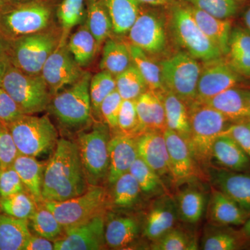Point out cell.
Listing matches in <instances>:
<instances>
[{"label":"cell","instance_id":"obj_15","mask_svg":"<svg viewBox=\"0 0 250 250\" xmlns=\"http://www.w3.org/2000/svg\"><path fill=\"white\" fill-rule=\"evenodd\" d=\"M64 229L63 235L54 242V250H99L103 249L106 245L103 215Z\"/></svg>","mask_w":250,"mask_h":250},{"label":"cell","instance_id":"obj_55","mask_svg":"<svg viewBox=\"0 0 250 250\" xmlns=\"http://www.w3.org/2000/svg\"><path fill=\"white\" fill-rule=\"evenodd\" d=\"M8 63H9V59L6 54L0 57V86H1Z\"/></svg>","mask_w":250,"mask_h":250},{"label":"cell","instance_id":"obj_34","mask_svg":"<svg viewBox=\"0 0 250 250\" xmlns=\"http://www.w3.org/2000/svg\"><path fill=\"white\" fill-rule=\"evenodd\" d=\"M86 1V18L85 22L88 29L95 36L99 47L113 33L109 15L104 0H85Z\"/></svg>","mask_w":250,"mask_h":250},{"label":"cell","instance_id":"obj_26","mask_svg":"<svg viewBox=\"0 0 250 250\" xmlns=\"http://www.w3.org/2000/svg\"><path fill=\"white\" fill-rule=\"evenodd\" d=\"M225 58L239 75L250 77V31L246 28L232 27Z\"/></svg>","mask_w":250,"mask_h":250},{"label":"cell","instance_id":"obj_16","mask_svg":"<svg viewBox=\"0 0 250 250\" xmlns=\"http://www.w3.org/2000/svg\"><path fill=\"white\" fill-rule=\"evenodd\" d=\"M163 133L168 152L171 177L174 183L181 185L195 179L197 163L188 143L172 130L167 128Z\"/></svg>","mask_w":250,"mask_h":250},{"label":"cell","instance_id":"obj_39","mask_svg":"<svg viewBox=\"0 0 250 250\" xmlns=\"http://www.w3.org/2000/svg\"><path fill=\"white\" fill-rule=\"evenodd\" d=\"M39 204L27 191L0 198V210L9 216L29 220L37 209Z\"/></svg>","mask_w":250,"mask_h":250},{"label":"cell","instance_id":"obj_21","mask_svg":"<svg viewBox=\"0 0 250 250\" xmlns=\"http://www.w3.org/2000/svg\"><path fill=\"white\" fill-rule=\"evenodd\" d=\"M213 182L220 191L250 214V172L214 170Z\"/></svg>","mask_w":250,"mask_h":250},{"label":"cell","instance_id":"obj_19","mask_svg":"<svg viewBox=\"0 0 250 250\" xmlns=\"http://www.w3.org/2000/svg\"><path fill=\"white\" fill-rule=\"evenodd\" d=\"M108 182L113 185L123 174L129 172L133 163L139 157L136 137L119 132L111 137L108 143Z\"/></svg>","mask_w":250,"mask_h":250},{"label":"cell","instance_id":"obj_38","mask_svg":"<svg viewBox=\"0 0 250 250\" xmlns=\"http://www.w3.org/2000/svg\"><path fill=\"white\" fill-rule=\"evenodd\" d=\"M116 90L123 100H137L149 88L134 64L116 77Z\"/></svg>","mask_w":250,"mask_h":250},{"label":"cell","instance_id":"obj_2","mask_svg":"<svg viewBox=\"0 0 250 250\" xmlns=\"http://www.w3.org/2000/svg\"><path fill=\"white\" fill-rule=\"evenodd\" d=\"M62 0H18L0 7V36L11 42L47 30Z\"/></svg>","mask_w":250,"mask_h":250},{"label":"cell","instance_id":"obj_54","mask_svg":"<svg viewBox=\"0 0 250 250\" xmlns=\"http://www.w3.org/2000/svg\"><path fill=\"white\" fill-rule=\"evenodd\" d=\"M140 4L148 5V6H162V7H170L177 0H136Z\"/></svg>","mask_w":250,"mask_h":250},{"label":"cell","instance_id":"obj_33","mask_svg":"<svg viewBox=\"0 0 250 250\" xmlns=\"http://www.w3.org/2000/svg\"><path fill=\"white\" fill-rule=\"evenodd\" d=\"M67 44L75 62L82 67L92 63L100 49L85 21L70 36Z\"/></svg>","mask_w":250,"mask_h":250},{"label":"cell","instance_id":"obj_22","mask_svg":"<svg viewBox=\"0 0 250 250\" xmlns=\"http://www.w3.org/2000/svg\"><path fill=\"white\" fill-rule=\"evenodd\" d=\"M136 104L141 133L147 131L164 132L167 129L161 91L148 89L136 100Z\"/></svg>","mask_w":250,"mask_h":250},{"label":"cell","instance_id":"obj_42","mask_svg":"<svg viewBox=\"0 0 250 250\" xmlns=\"http://www.w3.org/2000/svg\"><path fill=\"white\" fill-rule=\"evenodd\" d=\"M116 90V77L110 72L101 70L91 77L90 82V96L92 111L100 116V108L104 100Z\"/></svg>","mask_w":250,"mask_h":250},{"label":"cell","instance_id":"obj_4","mask_svg":"<svg viewBox=\"0 0 250 250\" xmlns=\"http://www.w3.org/2000/svg\"><path fill=\"white\" fill-rule=\"evenodd\" d=\"M90 72H84L80 80L52 96L47 109L60 125L67 129H83L91 121Z\"/></svg>","mask_w":250,"mask_h":250},{"label":"cell","instance_id":"obj_24","mask_svg":"<svg viewBox=\"0 0 250 250\" xmlns=\"http://www.w3.org/2000/svg\"><path fill=\"white\" fill-rule=\"evenodd\" d=\"M250 214L232 199L220 190H213L209 206V218L220 226L243 225Z\"/></svg>","mask_w":250,"mask_h":250},{"label":"cell","instance_id":"obj_60","mask_svg":"<svg viewBox=\"0 0 250 250\" xmlns=\"http://www.w3.org/2000/svg\"><path fill=\"white\" fill-rule=\"evenodd\" d=\"M3 3H4V2H2V1H0V7H1V5L3 4Z\"/></svg>","mask_w":250,"mask_h":250},{"label":"cell","instance_id":"obj_48","mask_svg":"<svg viewBox=\"0 0 250 250\" xmlns=\"http://www.w3.org/2000/svg\"><path fill=\"white\" fill-rule=\"evenodd\" d=\"M24 191L27 190L13 166L0 168V198Z\"/></svg>","mask_w":250,"mask_h":250},{"label":"cell","instance_id":"obj_37","mask_svg":"<svg viewBox=\"0 0 250 250\" xmlns=\"http://www.w3.org/2000/svg\"><path fill=\"white\" fill-rule=\"evenodd\" d=\"M28 222L38 236L53 242L59 239L65 231L53 213L42 202L39 204L35 213Z\"/></svg>","mask_w":250,"mask_h":250},{"label":"cell","instance_id":"obj_1","mask_svg":"<svg viewBox=\"0 0 250 250\" xmlns=\"http://www.w3.org/2000/svg\"><path fill=\"white\" fill-rule=\"evenodd\" d=\"M89 187L77 143L59 139L46 164L42 202L64 201L82 195Z\"/></svg>","mask_w":250,"mask_h":250},{"label":"cell","instance_id":"obj_31","mask_svg":"<svg viewBox=\"0 0 250 250\" xmlns=\"http://www.w3.org/2000/svg\"><path fill=\"white\" fill-rule=\"evenodd\" d=\"M31 236L28 220L0 213V250H23Z\"/></svg>","mask_w":250,"mask_h":250},{"label":"cell","instance_id":"obj_46","mask_svg":"<svg viewBox=\"0 0 250 250\" xmlns=\"http://www.w3.org/2000/svg\"><path fill=\"white\" fill-rule=\"evenodd\" d=\"M153 242L151 249L154 250H197L195 242L190 240L187 233L178 229H172Z\"/></svg>","mask_w":250,"mask_h":250},{"label":"cell","instance_id":"obj_41","mask_svg":"<svg viewBox=\"0 0 250 250\" xmlns=\"http://www.w3.org/2000/svg\"><path fill=\"white\" fill-rule=\"evenodd\" d=\"M113 185V203L116 207L129 208L139 200L142 190L137 181L129 172L123 174Z\"/></svg>","mask_w":250,"mask_h":250},{"label":"cell","instance_id":"obj_7","mask_svg":"<svg viewBox=\"0 0 250 250\" xmlns=\"http://www.w3.org/2000/svg\"><path fill=\"white\" fill-rule=\"evenodd\" d=\"M20 154L39 157L55 149L58 131L47 116L23 114L6 125Z\"/></svg>","mask_w":250,"mask_h":250},{"label":"cell","instance_id":"obj_9","mask_svg":"<svg viewBox=\"0 0 250 250\" xmlns=\"http://www.w3.org/2000/svg\"><path fill=\"white\" fill-rule=\"evenodd\" d=\"M59 41L53 31L45 30L8 42L6 54L10 62L29 75H41L42 67Z\"/></svg>","mask_w":250,"mask_h":250},{"label":"cell","instance_id":"obj_11","mask_svg":"<svg viewBox=\"0 0 250 250\" xmlns=\"http://www.w3.org/2000/svg\"><path fill=\"white\" fill-rule=\"evenodd\" d=\"M64 229L77 226L103 215L107 206L106 190L101 186H90L86 192L62 202H43Z\"/></svg>","mask_w":250,"mask_h":250},{"label":"cell","instance_id":"obj_32","mask_svg":"<svg viewBox=\"0 0 250 250\" xmlns=\"http://www.w3.org/2000/svg\"><path fill=\"white\" fill-rule=\"evenodd\" d=\"M131 64L129 44L111 37L105 41L100 62V70L110 72L116 77Z\"/></svg>","mask_w":250,"mask_h":250},{"label":"cell","instance_id":"obj_3","mask_svg":"<svg viewBox=\"0 0 250 250\" xmlns=\"http://www.w3.org/2000/svg\"><path fill=\"white\" fill-rule=\"evenodd\" d=\"M190 134L188 145L198 165L207 167L219 135L231 124L228 118L205 103L195 102L188 107Z\"/></svg>","mask_w":250,"mask_h":250},{"label":"cell","instance_id":"obj_6","mask_svg":"<svg viewBox=\"0 0 250 250\" xmlns=\"http://www.w3.org/2000/svg\"><path fill=\"white\" fill-rule=\"evenodd\" d=\"M1 87L24 114L34 115L48 108L52 95L41 75H32L8 63Z\"/></svg>","mask_w":250,"mask_h":250},{"label":"cell","instance_id":"obj_56","mask_svg":"<svg viewBox=\"0 0 250 250\" xmlns=\"http://www.w3.org/2000/svg\"><path fill=\"white\" fill-rule=\"evenodd\" d=\"M243 21L246 29L250 31V2L247 5L243 11Z\"/></svg>","mask_w":250,"mask_h":250},{"label":"cell","instance_id":"obj_8","mask_svg":"<svg viewBox=\"0 0 250 250\" xmlns=\"http://www.w3.org/2000/svg\"><path fill=\"white\" fill-rule=\"evenodd\" d=\"M111 137L109 126L102 122L95 123L89 131H81L77 135L76 143L89 186L100 185L108 176Z\"/></svg>","mask_w":250,"mask_h":250},{"label":"cell","instance_id":"obj_28","mask_svg":"<svg viewBox=\"0 0 250 250\" xmlns=\"http://www.w3.org/2000/svg\"><path fill=\"white\" fill-rule=\"evenodd\" d=\"M45 166L36 157L20 154L13 164V167L19 174L26 190L38 204L42 202V184Z\"/></svg>","mask_w":250,"mask_h":250},{"label":"cell","instance_id":"obj_59","mask_svg":"<svg viewBox=\"0 0 250 250\" xmlns=\"http://www.w3.org/2000/svg\"><path fill=\"white\" fill-rule=\"evenodd\" d=\"M0 1H2V2H11V1H18V0H0Z\"/></svg>","mask_w":250,"mask_h":250},{"label":"cell","instance_id":"obj_30","mask_svg":"<svg viewBox=\"0 0 250 250\" xmlns=\"http://www.w3.org/2000/svg\"><path fill=\"white\" fill-rule=\"evenodd\" d=\"M116 36L128 34L141 11V4L136 0H104Z\"/></svg>","mask_w":250,"mask_h":250},{"label":"cell","instance_id":"obj_27","mask_svg":"<svg viewBox=\"0 0 250 250\" xmlns=\"http://www.w3.org/2000/svg\"><path fill=\"white\" fill-rule=\"evenodd\" d=\"M139 232V222L132 217H109L105 225V242L111 249H124L136 241Z\"/></svg>","mask_w":250,"mask_h":250},{"label":"cell","instance_id":"obj_14","mask_svg":"<svg viewBox=\"0 0 250 250\" xmlns=\"http://www.w3.org/2000/svg\"><path fill=\"white\" fill-rule=\"evenodd\" d=\"M244 80V77L235 71L224 57L203 62L201 65L197 100L195 102L205 101L236 86Z\"/></svg>","mask_w":250,"mask_h":250},{"label":"cell","instance_id":"obj_49","mask_svg":"<svg viewBox=\"0 0 250 250\" xmlns=\"http://www.w3.org/2000/svg\"><path fill=\"white\" fill-rule=\"evenodd\" d=\"M18 154L19 152L9 128L0 123V168L13 166Z\"/></svg>","mask_w":250,"mask_h":250},{"label":"cell","instance_id":"obj_45","mask_svg":"<svg viewBox=\"0 0 250 250\" xmlns=\"http://www.w3.org/2000/svg\"><path fill=\"white\" fill-rule=\"evenodd\" d=\"M247 238L241 233L229 230H220L206 236L202 242L205 250H235L239 249Z\"/></svg>","mask_w":250,"mask_h":250},{"label":"cell","instance_id":"obj_20","mask_svg":"<svg viewBox=\"0 0 250 250\" xmlns=\"http://www.w3.org/2000/svg\"><path fill=\"white\" fill-rule=\"evenodd\" d=\"M178 216L177 203L167 195L158 198L151 206L145 223L144 233L154 241L174 228Z\"/></svg>","mask_w":250,"mask_h":250},{"label":"cell","instance_id":"obj_40","mask_svg":"<svg viewBox=\"0 0 250 250\" xmlns=\"http://www.w3.org/2000/svg\"><path fill=\"white\" fill-rule=\"evenodd\" d=\"M184 2L220 19H231L246 0H182Z\"/></svg>","mask_w":250,"mask_h":250},{"label":"cell","instance_id":"obj_47","mask_svg":"<svg viewBox=\"0 0 250 250\" xmlns=\"http://www.w3.org/2000/svg\"><path fill=\"white\" fill-rule=\"evenodd\" d=\"M136 101V100H123L118 122L120 132L134 136L141 134Z\"/></svg>","mask_w":250,"mask_h":250},{"label":"cell","instance_id":"obj_43","mask_svg":"<svg viewBox=\"0 0 250 250\" xmlns=\"http://www.w3.org/2000/svg\"><path fill=\"white\" fill-rule=\"evenodd\" d=\"M85 0H62L59 2L56 14L65 32L85 22Z\"/></svg>","mask_w":250,"mask_h":250},{"label":"cell","instance_id":"obj_51","mask_svg":"<svg viewBox=\"0 0 250 250\" xmlns=\"http://www.w3.org/2000/svg\"><path fill=\"white\" fill-rule=\"evenodd\" d=\"M221 134L231 136L250 158V121L231 123Z\"/></svg>","mask_w":250,"mask_h":250},{"label":"cell","instance_id":"obj_23","mask_svg":"<svg viewBox=\"0 0 250 250\" xmlns=\"http://www.w3.org/2000/svg\"><path fill=\"white\" fill-rule=\"evenodd\" d=\"M212 158L227 170L248 172L250 158L243 149L228 134H220L212 148Z\"/></svg>","mask_w":250,"mask_h":250},{"label":"cell","instance_id":"obj_61","mask_svg":"<svg viewBox=\"0 0 250 250\" xmlns=\"http://www.w3.org/2000/svg\"><path fill=\"white\" fill-rule=\"evenodd\" d=\"M0 123H1V122H0Z\"/></svg>","mask_w":250,"mask_h":250},{"label":"cell","instance_id":"obj_53","mask_svg":"<svg viewBox=\"0 0 250 250\" xmlns=\"http://www.w3.org/2000/svg\"><path fill=\"white\" fill-rule=\"evenodd\" d=\"M54 242L41 236H34L31 234L28 239L23 250H52Z\"/></svg>","mask_w":250,"mask_h":250},{"label":"cell","instance_id":"obj_13","mask_svg":"<svg viewBox=\"0 0 250 250\" xmlns=\"http://www.w3.org/2000/svg\"><path fill=\"white\" fill-rule=\"evenodd\" d=\"M84 72L70 53L65 38H62L46 61L41 75L53 96L77 82Z\"/></svg>","mask_w":250,"mask_h":250},{"label":"cell","instance_id":"obj_18","mask_svg":"<svg viewBox=\"0 0 250 250\" xmlns=\"http://www.w3.org/2000/svg\"><path fill=\"white\" fill-rule=\"evenodd\" d=\"M202 103L220 112L231 123L250 121V88L236 85Z\"/></svg>","mask_w":250,"mask_h":250},{"label":"cell","instance_id":"obj_12","mask_svg":"<svg viewBox=\"0 0 250 250\" xmlns=\"http://www.w3.org/2000/svg\"><path fill=\"white\" fill-rule=\"evenodd\" d=\"M166 8L141 4L139 16L128 33L129 43L149 55L164 52L167 46Z\"/></svg>","mask_w":250,"mask_h":250},{"label":"cell","instance_id":"obj_35","mask_svg":"<svg viewBox=\"0 0 250 250\" xmlns=\"http://www.w3.org/2000/svg\"><path fill=\"white\" fill-rule=\"evenodd\" d=\"M133 64L141 74L149 89L155 91L165 90L161 77L160 64L153 60L150 55L142 49L129 43Z\"/></svg>","mask_w":250,"mask_h":250},{"label":"cell","instance_id":"obj_52","mask_svg":"<svg viewBox=\"0 0 250 250\" xmlns=\"http://www.w3.org/2000/svg\"><path fill=\"white\" fill-rule=\"evenodd\" d=\"M24 113L18 107L14 99L0 86V122L8 125L16 121Z\"/></svg>","mask_w":250,"mask_h":250},{"label":"cell","instance_id":"obj_25","mask_svg":"<svg viewBox=\"0 0 250 250\" xmlns=\"http://www.w3.org/2000/svg\"><path fill=\"white\" fill-rule=\"evenodd\" d=\"M188 5L200 29L218 47L223 57L226 56L232 29L231 19L224 20L213 17L205 11Z\"/></svg>","mask_w":250,"mask_h":250},{"label":"cell","instance_id":"obj_58","mask_svg":"<svg viewBox=\"0 0 250 250\" xmlns=\"http://www.w3.org/2000/svg\"><path fill=\"white\" fill-rule=\"evenodd\" d=\"M8 42L0 36V57L5 55L7 49Z\"/></svg>","mask_w":250,"mask_h":250},{"label":"cell","instance_id":"obj_29","mask_svg":"<svg viewBox=\"0 0 250 250\" xmlns=\"http://www.w3.org/2000/svg\"><path fill=\"white\" fill-rule=\"evenodd\" d=\"M167 129L177 133L188 143L190 134L188 108L183 101L167 90L161 91Z\"/></svg>","mask_w":250,"mask_h":250},{"label":"cell","instance_id":"obj_17","mask_svg":"<svg viewBox=\"0 0 250 250\" xmlns=\"http://www.w3.org/2000/svg\"><path fill=\"white\" fill-rule=\"evenodd\" d=\"M138 155L160 177H171L170 161L164 133L147 131L136 137Z\"/></svg>","mask_w":250,"mask_h":250},{"label":"cell","instance_id":"obj_5","mask_svg":"<svg viewBox=\"0 0 250 250\" xmlns=\"http://www.w3.org/2000/svg\"><path fill=\"white\" fill-rule=\"evenodd\" d=\"M168 9L172 35L184 52L202 62L223 57L218 47L199 27L187 3L177 0Z\"/></svg>","mask_w":250,"mask_h":250},{"label":"cell","instance_id":"obj_36","mask_svg":"<svg viewBox=\"0 0 250 250\" xmlns=\"http://www.w3.org/2000/svg\"><path fill=\"white\" fill-rule=\"evenodd\" d=\"M176 203L179 218L186 223L195 224L200 221L205 211V195L190 188L180 192Z\"/></svg>","mask_w":250,"mask_h":250},{"label":"cell","instance_id":"obj_57","mask_svg":"<svg viewBox=\"0 0 250 250\" xmlns=\"http://www.w3.org/2000/svg\"><path fill=\"white\" fill-rule=\"evenodd\" d=\"M241 232L246 238H250V216L248 217L246 221L243 224Z\"/></svg>","mask_w":250,"mask_h":250},{"label":"cell","instance_id":"obj_44","mask_svg":"<svg viewBox=\"0 0 250 250\" xmlns=\"http://www.w3.org/2000/svg\"><path fill=\"white\" fill-rule=\"evenodd\" d=\"M136 179L142 192L147 194L158 193L164 188L160 176L138 157L129 171Z\"/></svg>","mask_w":250,"mask_h":250},{"label":"cell","instance_id":"obj_50","mask_svg":"<svg viewBox=\"0 0 250 250\" xmlns=\"http://www.w3.org/2000/svg\"><path fill=\"white\" fill-rule=\"evenodd\" d=\"M123 98L121 95L115 90L104 100L100 106V116L109 126L110 129H118V116L121 109Z\"/></svg>","mask_w":250,"mask_h":250},{"label":"cell","instance_id":"obj_10","mask_svg":"<svg viewBox=\"0 0 250 250\" xmlns=\"http://www.w3.org/2000/svg\"><path fill=\"white\" fill-rule=\"evenodd\" d=\"M159 64L164 88L178 97L188 108L197 100L201 65L184 51Z\"/></svg>","mask_w":250,"mask_h":250}]
</instances>
